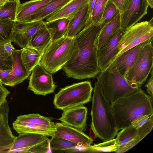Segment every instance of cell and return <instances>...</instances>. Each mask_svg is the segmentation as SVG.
I'll list each match as a JSON object with an SVG mask.
<instances>
[{
	"mask_svg": "<svg viewBox=\"0 0 153 153\" xmlns=\"http://www.w3.org/2000/svg\"><path fill=\"white\" fill-rule=\"evenodd\" d=\"M49 146L51 150L67 152H73L79 149V151L81 147L73 142L54 136L50 140Z\"/></svg>",
	"mask_w": 153,
	"mask_h": 153,
	"instance_id": "f1b7e54d",
	"label": "cell"
},
{
	"mask_svg": "<svg viewBox=\"0 0 153 153\" xmlns=\"http://www.w3.org/2000/svg\"><path fill=\"white\" fill-rule=\"evenodd\" d=\"M9 112V108L7 100L0 105V121L7 114H8Z\"/></svg>",
	"mask_w": 153,
	"mask_h": 153,
	"instance_id": "60d3db41",
	"label": "cell"
},
{
	"mask_svg": "<svg viewBox=\"0 0 153 153\" xmlns=\"http://www.w3.org/2000/svg\"><path fill=\"white\" fill-rule=\"evenodd\" d=\"M78 49L75 37H63L51 41L42 54L39 64L51 74L55 73L62 69Z\"/></svg>",
	"mask_w": 153,
	"mask_h": 153,
	"instance_id": "277c9868",
	"label": "cell"
},
{
	"mask_svg": "<svg viewBox=\"0 0 153 153\" xmlns=\"http://www.w3.org/2000/svg\"><path fill=\"white\" fill-rule=\"evenodd\" d=\"M153 17L149 21L135 24L124 32L119 42L118 53L112 61L124 51L153 39Z\"/></svg>",
	"mask_w": 153,
	"mask_h": 153,
	"instance_id": "ba28073f",
	"label": "cell"
},
{
	"mask_svg": "<svg viewBox=\"0 0 153 153\" xmlns=\"http://www.w3.org/2000/svg\"><path fill=\"white\" fill-rule=\"evenodd\" d=\"M121 129L117 133L115 138L118 148L126 146L135 142L139 143L143 139L139 128H137L130 125Z\"/></svg>",
	"mask_w": 153,
	"mask_h": 153,
	"instance_id": "7402d4cb",
	"label": "cell"
},
{
	"mask_svg": "<svg viewBox=\"0 0 153 153\" xmlns=\"http://www.w3.org/2000/svg\"><path fill=\"white\" fill-rule=\"evenodd\" d=\"M16 120L28 122L42 125L52 128L56 131L55 123L49 117H44L38 114H32L20 115Z\"/></svg>",
	"mask_w": 153,
	"mask_h": 153,
	"instance_id": "f546056e",
	"label": "cell"
},
{
	"mask_svg": "<svg viewBox=\"0 0 153 153\" xmlns=\"http://www.w3.org/2000/svg\"><path fill=\"white\" fill-rule=\"evenodd\" d=\"M51 0H31L20 4L15 21L29 22L33 16Z\"/></svg>",
	"mask_w": 153,
	"mask_h": 153,
	"instance_id": "d6986e66",
	"label": "cell"
},
{
	"mask_svg": "<svg viewBox=\"0 0 153 153\" xmlns=\"http://www.w3.org/2000/svg\"><path fill=\"white\" fill-rule=\"evenodd\" d=\"M42 54L33 48L26 47L23 48L21 59L27 70L32 71L39 63Z\"/></svg>",
	"mask_w": 153,
	"mask_h": 153,
	"instance_id": "83f0119b",
	"label": "cell"
},
{
	"mask_svg": "<svg viewBox=\"0 0 153 153\" xmlns=\"http://www.w3.org/2000/svg\"><path fill=\"white\" fill-rule=\"evenodd\" d=\"M23 48L15 49L12 54L13 66L11 72L1 83V85L14 87L27 79L31 72L26 69L21 59Z\"/></svg>",
	"mask_w": 153,
	"mask_h": 153,
	"instance_id": "5bb4252c",
	"label": "cell"
},
{
	"mask_svg": "<svg viewBox=\"0 0 153 153\" xmlns=\"http://www.w3.org/2000/svg\"><path fill=\"white\" fill-rule=\"evenodd\" d=\"M49 139L47 136L43 134L31 133H21L19 134L18 136L16 137L12 146L6 149L12 150L31 147Z\"/></svg>",
	"mask_w": 153,
	"mask_h": 153,
	"instance_id": "ffe728a7",
	"label": "cell"
},
{
	"mask_svg": "<svg viewBox=\"0 0 153 153\" xmlns=\"http://www.w3.org/2000/svg\"><path fill=\"white\" fill-rule=\"evenodd\" d=\"M153 117V114H147L141 117L134 121L130 125L137 128H139Z\"/></svg>",
	"mask_w": 153,
	"mask_h": 153,
	"instance_id": "8d00e7d4",
	"label": "cell"
},
{
	"mask_svg": "<svg viewBox=\"0 0 153 153\" xmlns=\"http://www.w3.org/2000/svg\"><path fill=\"white\" fill-rule=\"evenodd\" d=\"M13 62L12 55L6 58L4 56L3 45H0V70L12 69Z\"/></svg>",
	"mask_w": 153,
	"mask_h": 153,
	"instance_id": "d590c367",
	"label": "cell"
},
{
	"mask_svg": "<svg viewBox=\"0 0 153 153\" xmlns=\"http://www.w3.org/2000/svg\"><path fill=\"white\" fill-rule=\"evenodd\" d=\"M9 1V0H0V7Z\"/></svg>",
	"mask_w": 153,
	"mask_h": 153,
	"instance_id": "7dc6e473",
	"label": "cell"
},
{
	"mask_svg": "<svg viewBox=\"0 0 153 153\" xmlns=\"http://www.w3.org/2000/svg\"><path fill=\"white\" fill-rule=\"evenodd\" d=\"M91 111V130L103 141L114 138L119 130L111 106L102 92L99 82L94 84Z\"/></svg>",
	"mask_w": 153,
	"mask_h": 153,
	"instance_id": "7a4b0ae2",
	"label": "cell"
},
{
	"mask_svg": "<svg viewBox=\"0 0 153 153\" xmlns=\"http://www.w3.org/2000/svg\"><path fill=\"white\" fill-rule=\"evenodd\" d=\"M97 79L105 97L111 104L140 88L137 84L126 80L115 69H106L101 71Z\"/></svg>",
	"mask_w": 153,
	"mask_h": 153,
	"instance_id": "5b68a950",
	"label": "cell"
},
{
	"mask_svg": "<svg viewBox=\"0 0 153 153\" xmlns=\"http://www.w3.org/2000/svg\"><path fill=\"white\" fill-rule=\"evenodd\" d=\"M69 22V19L62 18L45 23L46 27L50 32L51 41L57 40L64 36Z\"/></svg>",
	"mask_w": 153,
	"mask_h": 153,
	"instance_id": "4316f807",
	"label": "cell"
},
{
	"mask_svg": "<svg viewBox=\"0 0 153 153\" xmlns=\"http://www.w3.org/2000/svg\"><path fill=\"white\" fill-rule=\"evenodd\" d=\"M88 109L83 105L63 110L61 117L58 119L62 123L82 131L87 129Z\"/></svg>",
	"mask_w": 153,
	"mask_h": 153,
	"instance_id": "2e32d148",
	"label": "cell"
},
{
	"mask_svg": "<svg viewBox=\"0 0 153 153\" xmlns=\"http://www.w3.org/2000/svg\"><path fill=\"white\" fill-rule=\"evenodd\" d=\"M51 40L50 32L45 25L33 35L26 47L35 49L42 54Z\"/></svg>",
	"mask_w": 153,
	"mask_h": 153,
	"instance_id": "603a6c76",
	"label": "cell"
},
{
	"mask_svg": "<svg viewBox=\"0 0 153 153\" xmlns=\"http://www.w3.org/2000/svg\"><path fill=\"white\" fill-rule=\"evenodd\" d=\"M147 0H129L125 11L120 14V28L124 31L132 26L147 13Z\"/></svg>",
	"mask_w": 153,
	"mask_h": 153,
	"instance_id": "30bf717a",
	"label": "cell"
},
{
	"mask_svg": "<svg viewBox=\"0 0 153 153\" xmlns=\"http://www.w3.org/2000/svg\"><path fill=\"white\" fill-rule=\"evenodd\" d=\"M152 40L143 42L124 51L112 61L106 69H115L124 77L126 71L135 61L142 48Z\"/></svg>",
	"mask_w": 153,
	"mask_h": 153,
	"instance_id": "4fadbf2b",
	"label": "cell"
},
{
	"mask_svg": "<svg viewBox=\"0 0 153 153\" xmlns=\"http://www.w3.org/2000/svg\"><path fill=\"white\" fill-rule=\"evenodd\" d=\"M13 128L19 134L24 133L40 134L52 137L55 130L44 126L31 123L14 121L13 123Z\"/></svg>",
	"mask_w": 153,
	"mask_h": 153,
	"instance_id": "44dd1931",
	"label": "cell"
},
{
	"mask_svg": "<svg viewBox=\"0 0 153 153\" xmlns=\"http://www.w3.org/2000/svg\"><path fill=\"white\" fill-rule=\"evenodd\" d=\"M45 25L43 20L29 22L15 21L13 42L20 48H25L33 35Z\"/></svg>",
	"mask_w": 153,
	"mask_h": 153,
	"instance_id": "7c38bea8",
	"label": "cell"
},
{
	"mask_svg": "<svg viewBox=\"0 0 153 153\" xmlns=\"http://www.w3.org/2000/svg\"><path fill=\"white\" fill-rule=\"evenodd\" d=\"M91 24L87 4L70 20L67 30L63 37L74 38Z\"/></svg>",
	"mask_w": 153,
	"mask_h": 153,
	"instance_id": "e0dca14e",
	"label": "cell"
},
{
	"mask_svg": "<svg viewBox=\"0 0 153 153\" xmlns=\"http://www.w3.org/2000/svg\"><path fill=\"white\" fill-rule=\"evenodd\" d=\"M88 1L71 0L62 7L46 17L44 21L47 23L62 18L70 20L88 4Z\"/></svg>",
	"mask_w": 153,
	"mask_h": 153,
	"instance_id": "ac0fdd59",
	"label": "cell"
},
{
	"mask_svg": "<svg viewBox=\"0 0 153 153\" xmlns=\"http://www.w3.org/2000/svg\"><path fill=\"white\" fill-rule=\"evenodd\" d=\"M152 40L142 48L137 59L127 70L124 76L126 80L137 84L140 87L146 80L153 68Z\"/></svg>",
	"mask_w": 153,
	"mask_h": 153,
	"instance_id": "52a82bcc",
	"label": "cell"
},
{
	"mask_svg": "<svg viewBox=\"0 0 153 153\" xmlns=\"http://www.w3.org/2000/svg\"><path fill=\"white\" fill-rule=\"evenodd\" d=\"M151 76L145 85V87L147 88L146 91L149 94L152 100H153V68L151 72Z\"/></svg>",
	"mask_w": 153,
	"mask_h": 153,
	"instance_id": "f35d334b",
	"label": "cell"
},
{
	"mask_svg": "<svg viewBox=\"0 0 153 153\" xmlns=\"http://www.w3.org/2000/svg\"><path fill=\"white\" fill-rule=\"evenodd\" d=\"M124 32L121 28L119 29L97 48V61L101 71L106 69L118 53L119 42Z\"/></svg>",
	"mask_w": 153,
	"mask_h": 153,
	"instance_id": "8fae6325",
	"label": "cell"
},
{
	"mask_svg": "<svg viewBox=\"0 0 153 153\" xmlns=\"http://www.w3.org/2000/svg\"><path fill=\"white\" fill-rule=\"evenodd\" d=\"M128 150L126 147L124 146L118 148L115 151V152L117 153H124Z\"/></svg>",
	"mask_w": 153,
	"mask_h": 153,
	"instance_id": "f6af8a7d",
	"label": "cell"
},
{
	"mask_svg": "<svg viewBox=\"0 0 153 153\" xmlns=\"http://www.w3.org/2000/svg\"><path fill=\"white\" fill-rule=\"evenodd\" d=\"M115 4L120 13L126 10L129 0H111Z\"/></svg>",
	"mask_w": 153,
	"mask_h": 153,
	"instance_id": "74e56055",
	"label": "cell"
},
{
	"mask_svg": "<svg viewBox=\"0 0 153 153\" xmlns=\"http://www.w3.org/2000/svg\"><path fill=\"white\" fill-rule=\"evenodd\" d=\"M95 1L96 0H88V11L91 20V15L94 6Z\"/></svg>",
	"mask_w": 153,
	"mask_h": 153,
	"instance_id": "ee69618b",
	"label": "cell"
},
{
	"mask_svg": "<svg viewBox=\"0 0 153 153\" xmlns=\"http://www.w3.org/2000/svg\"><path fill=\"white\" fill-rule=\"evenodd\" d=\"M118 148L115 138L87 147L85 152H112Z\"/></svg>",
	"mask_w": 153,
	"mask_h": 153,
	"instance_id": "d6a6232c",
	"label": "cell"
},
{
	"mask_svg": "<svg viewBox=\"0 0 153 153\" xmlns=\"http://www.w3.org/2000/svg\"><path fill=\"white\" fill-rule=\"evenodd\" d=\"M11 70L12 69L0 70V85L1 82L9 75Z\"/></svg>",
	"mask_w": 153,
	"mask_h": 153,
	"instance_id": "7bdbcfd3",
	"label": "cell"
},
{
	"mask_svg": "<svg viewBox=\"0 0 153 153\" xmlns=\"http://www.w3.org/2000/svg\"><path fill=\"white\" fill-rule=\"evenodd\" d=\"M149 7L151 8H153V0H147Z\"/></svg>",
	"mask_w": 153,
	"mask_h": 153,
	"instance_id": "bcb514c9",
	"label": "cell"
},
{
	"mask_svg": "<svg viewBox=\"0 0 153 153\" xmlns=\"http://www.w3.org/2000/svg\"><path fill=\"white\" fill-rule=\"evenodd\" d=\"M71 0H51L39 9L33 16L31 21L43 20L48 16L62 7Z\"/></svg>",
	"mask_w": 153,
	"mask_h": 153,
	"instance_id": "d4e9b609",
	"label": "cell"
},
{
	"mask_svg": "<svg viewBox=\"0 0 153 153\" xmlns=\"http://www.w3.org/2000/svg\"><path fill=\"white\" fill-rule=\"evenodd\" d=\"M109 0H96L91 18V23H100Z\"/></svg>",
	"mask_w": 153,
	"mask_h": 153,
	"instance_id": "e575fe53",
	"label": "cell"
},
{
	"mask_svg": "<svg viewBox=\"0 0 153 153\" xmlns=\"http://www.w3.org/2000/svg\"><path fill=\"white\" fill-rule=\"evenodd\" d=\"M120 12L115 4L111 0L108 1L100 23L104 26Z\"/></svg>",
	"mask_w": 153,
	"mask_h": 153,
	"instance_id": "836d02e7",
	"label": "cell"
},
{
	"mask_svg": "<svg viewBox=\"0 0 153 153\" xmlns=\"http://www.w3.org/2000/svg\"><path fill=\"white\" fill-rule=\"evenodd\" d=\"M8 116L7 114L0 121V153L12 146L16 137L9 125Z\"/></svg>",
	"mask_w": 153,
	"mask_h": 153,
	"instance_id": "484cf974",
	"label": "cell"
},
{
	"mask_svg": "<svg viewBox=\"0 0 153 153\" xmlns=\"http://www.w3.org/2000/svg\"><path fill=\"white\" fill-rule=\"evenodd\" d=\"M55 126L54 136L71 141L82 147H89L93 143V140L83 131L62 122L56 123Z\"/></svg>",
	"mask_w": 153,
	"mask_h": 153,
	"instance_id": "9a60e30c",
	"label": "cell"
},
{
	"mask_svg": "<svg viewBox=\"0 0 153 153\" xmlns=\"http://www.w3.org/2000/svg\"><path fill=\"white\" fill-rule=\"evenodd\" d=\"M102 27L100 23H92L74 37L78 50L62 69L67 77L78 79L93 78L100 72L95 41Z\"/></svg>",
	"mask_w": 153,
	"mask_h": 153,
	"instance_id": "6da1fadb",
	"label": "cell"
},
{
	"mask_svg": "<svg viewBox=\"0 0 153 153\" xmlns=\"http://www.w3.org/2000/svg\"><path fill=\"white\" fill-rule=\"evenodd\" d=\"M15 21L0 20V45L13 42Z\"/></svg>",
	"mask_w": 153,
	"mask_h": 153,
	"instance_id": "1f68e13d",
	"label": "cell"
},
{
	"mask_svg": "<svg viewBox=\"0 0 153 153\" xmlns=\"http://www.w3.org/2000/svg\"><path fill=\"white\" fill-rule=\"evenodd\" d=\"M120 14L119 12L103 26L95 41L97 48L107 42L117 30L120 28Z\"/></svg>",
	"mask_w": 153,
	"mask_h": 153,
	"instance_id": "cb8c5ba5",
	"label": "cell"
},
{
	"mask_svg": "<svg viewBox=\"0 0 153 153\" xmlns=\"http://www.w3.org/2000/svg\"><path fill=\"white\" fill-rule=\"evenodd\" d=\"M10 92L2 85H0V105L6 100Z\"/></svg>",
	"mask_w": 153,
	"mask_h": 153,
	"instance_id": "b9f144b4",
	"label": "cell"
},
{
	"mask_svg": "<svg viewBox=\"0 0 153 153\" xmlns=\"http://www.w3.org/2000/svg\"><path fill=\"white\" fill-rule=\"evenodd\" d=\"M20 0H9L0 7V20L15 21Z\"/></svg>",
	"mask_w": 153,
	"mask_h": 153,
	"instance_id": "4dcf8cb0",
	"label": "cell"
},
{
	"mask_svg": "<svg viewBox=\"0 0 153 153\" xmlns=\"http://www.w3.org/2000/svg\"><path fill=\"white\" fill-rule=\"evenodd\" d=\"M153 100L140 88L111 104L119 130L143 116L153 114Z\"/></svg>",
	"mask_w": 153,
	"mask_h": 153,
	"instance_id": "3957f363",
	"label": "cell"
},
{
	"mask_svg": "<svg viewBox=\"0 0 153 153\" xmlns=\"http://www.w3.org/2000/svg\"><path fill=\"white\" fill-rule=\"evenodd\" d=\"M93 90L90 81L74 83L61 89L55 94L53 103L55 108L62 110L89 102Z\"/></svg>",
	"mask_w": 153,
	"mask_h": 153,
	"instance_id": "8992f818",
	"label": "cell"
},
{
	"mask_svg": "<svg viewBox=\"0 0 153 153\" xmlns=\"http://www.w3.org/2000/svg\"><path fill=\"white\" fill-rule=\"evenodd\" d=\"M3 49L5 56L6 58H7L12 56L15 49L12 44L11 42H8L3 45Z\"/></svg>",
	"mask_w": 153,
	"mask_h": 153,
	"instance_id": "ab89813d",
	"label": "cell"
},
{
	"mask_svg": "<svg viewBox=\"0 0 153 153\" xmlns=\"http://www.w3.org/2000/svg\"><path fill=\"white\" fill-rule=\"evenodd\" d=\"M28 88L35 94L45 96L54 92L56 85L52 74L38 64L31 72Z\"/></svg>",
	"mask_w": 153,
	"mask_h": 153,
	"instance_id": "9c48e42d",
	"label": "cell"
}]
</instances>
